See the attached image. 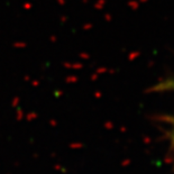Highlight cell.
<instances>
[{
  "instance_id": "cell-2",
  "label": "cell",
  "mask_w": 174,
  "mask_h": 174,
  "mask_svg": "<svg viewBox=\"0 0 174 174\" xmlns=\"http://www.w3.org/2000/svg\"><path fill=\"white\" fill-rule=\"evenodd\" d=\"M170 88V89H174V81L173 82H170V83H167V84H166L165 86V88Z\"/></svg>"
},
{
  "instance_id": "cell-1",
  "label": "cell",
  "mask_w": 174,
  "mask_h": 174,
  "mask_svg": "<svg viewBox=\"0 0 174 174\" xmlns=\"http://www.w3.org/2000/svg\"><path fill=\"white\" fill-rule=\"evenodd\" d=\"M170 138H171V145H172V148L174 151V128L171 131V135H170Z\"/></svg>"
}]
</instances>
